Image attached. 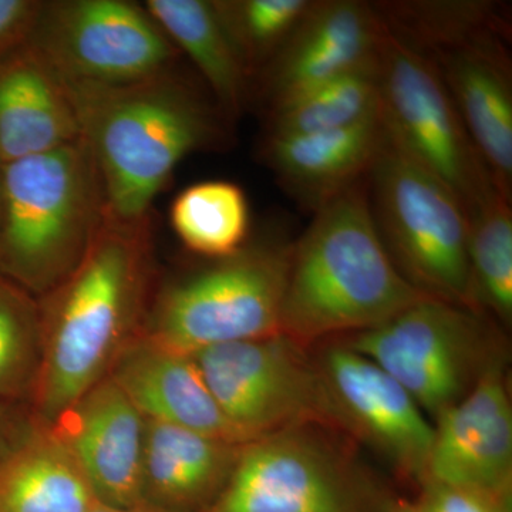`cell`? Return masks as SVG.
Returning <instances> with one entry per match:
<instances>
[{
  "label": "cell",
  "instance_id": "obj_1",
  "mask_svg": "<svg viewBox=\"0 0 512 512\" xmlns=\"http://www.w3.org/2000/svg\"><path fill=\"white\" fill-rule=\"evenodd\" d=\"M153 276L150 215L106 218L72 274L37 298L43 367L30 409L43 423L110 375L121 350L143 329Z\"/></svg>",
  "mask_w": 512,
  "mask_h": 512
},
{
  "label": "cell",
  "instance_id": "obj_2",
  "mask_svg": "<svg viewBox=\"0 0 512 512\" xmlns=\"http://www.w3.org/2000/svg\"><path fill=\"white\" fill-rule=\"evenodd\" d=\"M293 241L281 333L301 345L375 328L424 295L394 265L370 210L366 178L313 212Z\"/></svg>",
  "mask_w": 512,
  "mask_h": 512
},
{
  "label": "cell",
  "instance_id": "obj_3",
  "mask_svg": "<svg viewBox=\"0 0 512 512\" xmlns=\"http://www.w3.org/2000/svg\"><path fill=\"white\" fill-rule=\"evenodd\" d=\"M64 86L99 165L107 210L120 220L148 217L177 165L222 143L220 111L173 72L133 83Z\"/></svg>",
  "mask_w": 512,
  "mask_h": 512
},
{
  "label": "cell",
  "instance_id": "obj_4",
  "mask_svg": "<svg viewBox=\"0 0 512 512\" xmlns=\"http://www.w3.org/2000/svg\"><path fill=\"white\" fill-rule=\"evenodd\" d=\"M106 214L99 165L83 137L2 165L0 276L46 295L82 261Z\"/></svg>",
  "mask_w": 512,
  "mask_h": 512
},
{
  "label": "cell",
  "instance_id": "obj_5",
  "mask_svg": "<svg viewBox=\"0 0 512 512\" xmlns=\"http://www.w3.org/2000/svg\"><path fill=\"white\" fill-rule=\"evenodd\" d=\"M292 247L275 232L168 286L148 309L144 332L187 355L281 333Z\"/></svg>",
  "mask_w": 512,
  "mask_h": 512
},
{
  "label": "cell",
  "instance_id": "obj_6",
  "mask_svg": "<svg viewBox=\"0 0 512 512\" xmlns=\"http://www.w3.org/2000/svg\"><path fill=\"white\" fill-rule=\"evenodd\" d=\"M366 183L377 232L404 278L424 295L471 309L466 205L387 137Z\"/></svg>",
  "mask_w": 512,
  "mask_h": 512
},
{
  "label": "cell",
  "instance_id": "obj_7",
  "mask_svg": "<svg viewBox=\"0 0 512 512\" xmlns=\"http://www.w3.org/2000/svg\"><path fill=\"white\" fill-rule=\"evenodd\" d=\"M393 503L313 426H303L245 443L205 512H387Z\"/></svg>",
  "mask_w": 512,
  "mask_h": 512
},
{
  "label": "cell",
  "instance_id": "obj_8",
  "mask_svg": "<svg viewBox=\"0 0 512 512\" xmlns=\"http://www.w3.org/2000/svg\"><path fill=\"white\" fill-rule=\"evenodd\" d=\"M377 87L387 140L443 181L466 210L497 188L436 66L387 29L377 53Z\"/></svg>",
  "mask_w": 512,
  "mask_h": 512
},
{
  "label": "cell",
  "instance_id": "obj_9",
  "mask_svg": "<svg viewBox=\"0 0 512 512\" xmlns=\"http://www.w3.org/2000/svg\"><path fill=\"white\" fill-rule=\"evenodd\" d=\"M303 348L276 333L192 357L222 413L248 443L293 427H336L319 367Z\"/></svg>",
  "mask_w": 512,
  "mask_h": 512
},
{
  "label": "cell",
  "instance_id": "obj_10",
  "mask_svg": "<svg viewBox=\"0 0 512 512\" xmlns=\"http://www.w3.org/2000/svg\"><path fill=\"white\" fill-rule=\"evenodd\" d=\"M345 343L392 376L434 419L463 399L490 365L484 366L481 313L436 298L414 303Z\"/></svg>",
  "mask_w": 512,
  "mask_h": 512
},
{
  "label": "cell",
  "instance_id": "obj_11",
  "mask_svg": "<svg viewBox=\"0 0 512 512\" xmlns=\"http://www.w3.org/2000/svg\"><path fill=\"white\" fill-rule=\"evenodd\" d=\"M64 83L120 84L170 73L177 49L144 6L43 2L28 43Z\"/></svg>",
  "mask_w": 512,
  "mask_h": 512
},
{
  "label": "cell",
  "instance_id": "obj_12",
  "mask_svg": "<svg viewBox=\"0 0 512 512\" xmlns=\"http://www.w3.org/2000/svg\"><path fill=\"white\" fill-rule=\"evenodd\" d=\"M316 365L328 390L336 429L365 441L403 476L420 484L429 464L433 424L416 400L345 342L330 345Z\"/></svg>",
  "mask_w": 512,
  "mask_h": 512
},
{
  "label": "cell",
  "instance_id": "obj_13",
  "mask_svg": "<svg viewBox=\"0 0 512 512\" xmlns=\"http://www.w3.org/2000/svg\"><path fill=\"white\" fill-rule=\"evenodd\" d=\"M384 28L372 2L312 0L301 22L256 76L265 111L375 62Z\"/></svg>",
  "mask_w": 512,
  "mask_h": 512
},
{
  "label": "cell",
  "instance_id": "obj_14",
  "mask_svg": "<svg viewBox=\"0 0 512 512\" xmlns=\"http://www.w3.org/2000/svg\"><path fill=\"white\" fill-rule=\"evenodd\" d=\"M510 43L511 30H483L424 56L446 84L495 187L512 200Z\"/></svg>",
  "mask_w": 512,
  "mask_h": 512
},
{
  "label": "cell",
  "instance_id": "obj_15",
  "mask_svg": "<svg viewBox=\"0 0 512 512\" xmlns=\"http://www.w3.org/2000/svg\"><path fill=\"white\" fill-rule=\"evenodd\" d=\"M50 426L72 451L100 504L143 505L146 419L111 377L84 393Z\"/></svg>",
  "mask_w": 512,
  "mask_h": 512
},
{
  "label": "cell",
  "instance_id": "obj_16",
  "mask_svg": "<svg viewBox=\"0 0 512 512\" xmlns=\"http://www.w3.org/2000/svg\"><path fill=\"white\" fill-rule=\"evenodd\" d=\"M424 480L512 491V409L497 363L436 417Z\"/></svg>",
  "mask_w": 512,
  "mask_h": 512
},
{
  "label": "cell",
  "instance_id": "obj_17",
  "mask_svg": "<svg viewBox=\"0 0 512 512\" xmlns=\"http://www.w3.org/2000/svg\"><path fill=\"white\" fill-rule=\"evenodd\" d=\"M109 377L144 419L245 444L212 396L194 357L168 348L143 329L121 350Z\"/></svg>",
  "mask_w": 512,
  "mask_h": 512
},
{
  "label": "cell",
  "instance_id": "obj_18",
  "mask_svg": "<svg viewBox=\"0 0 512 512\" xmlns=\"http://www.w3.org/2000/svg\"><path fill=\"white\" fill-rule=\"evenodd\" d=\"M386 141L379 113L342 130L265 136L262 158L282 190L308 212L365 180Z\"/></svg>",
  "mask_w": 512,
  "mask_h": 512
},
{
  "label": "cell",
  "instance_id": "obj_19",
  "mask_svg": "<svg viewBox=\"0 0 512 512\" xmlns=\"http://www.w3.org/2000/svg\"><path fill=\"white\" fill-rule=\"evenodd\" d=\"M244 444L146 419L141 497L164 512H205L220 497Z\"/></svg>",
  "mask_w": 512,
  "mask_h": 512
},
{
  "label": "cell",
  "instance_id": "obj_20",
  "mask_svg": "<svg viewBox=\"0 0 512 512\" xmlns=\"http://www.w3.org/2000/svg\"><path fill=\"white\" fill-rule=\"evenodd\" d=\"M82 137L66 86L28 45L0 59V167Z\"/></svg>",
  "mask_w": 512,
  "mask_h": 512
},
{
  "label": "cell",
  "instance_id": "obj_21",
  "mask_svg": "<svg viewBox=\"0 0 512 512\" xmlns=\"http://www.w3.org/2000/svg\"><path fill=\"white\" fill-rule=\"evenodd\" d=\"M97 504L72 451L43 421L0 464V512H92Z\"/></svg>",
  "mask_w": 512,
  "mask_h": 512
},
{
  "label": "cell",
  "instance_id": "obj_22",
  "mask_svg": "<svg viewBox=\"0 0 512 512\" xmlns=\"http://www.w3.org/2000/svg\"><path fill=\"white\" fill-rule=\"evenodd\" d=\"M144 9L177 50L190 57L204 77L217 109L239 116L254 90V79L208 0H148Z\"/></svg>",
  "mask_w": 512,
  "mask_h": 512
},
{
  "label": "cell",
  "instance_id": "obj_23",
  "mask_svg": "<svg viewBox=\"0 0 512 512\" xmlns=\"http://www.w3.org/2000/svg\"><path fill=\"white\" fill-rule=\"evenodd\" d=\"M379 113L377 59L266 111V136L325 133L365 123Z\"/></svg>",
  "mask_w": 512,
  "mask_h": 512
},
{
  "label": "cell",
  "instance_id": "obj_24",
  "mask_svg": "<svg viewBox=\"0 0 512 512\" xmlns=\"http://www.w3.org/2000/svg\"><path fill=\"white\" fill-rule=\"evenodd\" d=\"M511 204L494 188L467 208L471 309L504 322L512 318Z\"/></svg>",
  "mask_w": 512,
  "mask_h": 512
},
{
  "label": "cell",
  "instance_id": "obj_25",
  "mask_svg": "<svg viewBox=\"0 0 512 512\" xmlns=\"http://www.w3.org/2000/svg\"><path fill=\"white\" fill-rule=\"evenodd\" d=\"M392 35L427 55L488 29H511L507 6L488 0L372 2Z\"/></svg>",
  "mask_w": 512,
  "mask_h": 512
},
{
  "label": "cell",
  "instance_id": "obj_26",
  "mask_svg": "<svg viewBox=\"0 0 512 512\" xmlns=\"http://www.w3.org/2000/svg\"><path fill=\"white\" fill-rule=\"evenodd\" d=\"M171 224L195 254L217 259L237 254L247 244V195L229 181H205L185 188L171 207Z\"/></svg>",
  "mask_w": 512,
  "mask_h": 512
},
{
  "label": "cell",
  "instance_id": "obj_27",
  "mask_svg": "<svg viewBox=\"0 0 512 512\" xmlns=\"http://www.w3.org/2000/svg\"><path fill=\"white\" fill-rule=\"evenodd\" d=\"M42 367L39 302L0 276V402L30 406Z\"/></svg>",
  "mask_w": 512,
  "mask_h": 512
},
{
  "label": "cell",
  "instance_id": "obj_28",
  "mask_svg": "<svg viewBox=\"0 0 512 512\" xmlns=\"http://www.w3.org/2000/svg\"><path fill=\"white\" fill-rule=\"evenodd\" d=\"M212 3L255 82L301 22L312 0H212Z\"/></svg>",
  "mask_w": 512,
  "mask_h": 512
},
{
  "label": "cell",
  "instance_id": "obj_29",
  "mask_svg": "<svg viewBox=\"0 0 512 512\" xmlns=\"http://www.w3.org/2000/svg\"><path fill=\"white\" fill-rule=\"evenodd\" d=\"M412 504L416 512H512V491L423 480Z\"/></svg>",
  "mask_w": 512,
  "mask_h": 512
},
{
  "label": "cell",
  "instance_id": "obj_30",
  "mask_svg": "<svg viewBox=\"0 0 512 512\" xmlns=\"http://www.w3.org/2000/svg\"><path fill=\"white\" fill-rule=\"evenodd\" d=\"M43 2L0 0V59L28 43Z\"/></svg>",
  "mask_w": 512,
  "mask_h": 512
},
{
  "label": "cell",
  "instance_id": "obj_31",
  "mask_svg": "<svg viewBox=\"0 0 512 512\" xmlns=\"http://www.w3.org/2000/svg\"><path fill=\"white\" fill-rule=\"evenodd\" d=\"M35 423L30 406L0 402V464L28 439Z\"/></svg>",
  "mask_w": 512,
  "mask_h": 512
},
{
  "label": "cell",
  "instance_id": "obj_32",
  "mask_svg": "<svg viewBox=\"0 0 512 512\" xmlns=\"http://www.w3.org/2000/svg\"><path fill=\"white\" fill-rule=\"evenodd\" d=\"M92 512H164L156 510V508L148 507V505H137V507L119 508L110 507V505L97 504Z\"/></svg>",
  "mask_w": 512,
  "mask_h": 512
},
{
  "label": "cell",
  "instance_id": "obj_33",
  "mask_svg": "<svg viewBox=\"0 0 512 512\" xmlns=\"http://www.w3.org/2000/svg\"><path fill=\"white\" fill-rule=\"evenodd\" d=\"M387 512H416L414 511L413 504L409 501H394L392 507Z\"/></svg>",
  "mask_w": 512,
  "mask_h": 512
},
{
  "label": "cell",
  "instance_id": "obj_34",
  "mask_svg": "<svg viewBox=\"0 0 512 512\" xmlns=\"http://www.w3.org/2000/svg\"><path fill=\"white\" fill-rule=\"evenodd\" d=\"M0 229H2V167H0Z\"/></svg>",
  "mask_w": 512,
  "mask_h": 512
}]
</instances>
